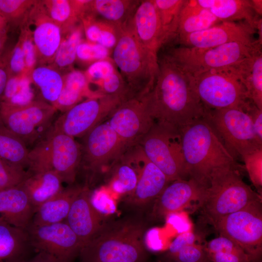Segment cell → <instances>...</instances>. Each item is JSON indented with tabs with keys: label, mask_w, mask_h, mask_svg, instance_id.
<instances>
[{
	"label": "cell",
	"mask_w": 262,
	"mask_h": 262,
	"mask_svg": "<svg viewBox=\"0 0 262 262\" xmlns=\"http://www.w3.org/2000/svg\"><path fill=\"white\" fill-rule=\"evenodd\" d=\"M8 80L5 54L0 56V110L3 101V94Z\"/></svg>",
	"instance_id": "obj_50"
},
{
	"label": "cell",
	"mask_w": 262,
	"mask_h": 262,
	"mask_svg": "<svg viewBox=\"0 0 262 262\" xmlns=\"http://www.w3.org/2000/svg\"><path fill=\"white\" fill-rule=\"evenodd\" d=\"M137 144L146 157L164 173L170 182L188 177L180 129L156 121Z\"/></svg>",
	"instance_id": "obj_9"
},
{
	"label": "cell",
	"mask_w": 262,
	"mask_h": 262,
	"mask_svg": "<svg viewBox=\"0 0 262 262\" xmlns=\"http://www.w3.org/2000/svg\"><path fill=\"white\" fill-rule=\"evenodd\" d=\"M257 31L245 22L223 21L209 28L177 39L184 47L206 49L227 43L252 42Z\"/></svg>",
	"instance_id": "obj_17"
},
{
	"label": "cell",
	"mask_w": 262,
	"mask_h": 262,
	"mask_svg": "<svg viewBox=\"0 0 262 262\" xmlns=\"http://www.w3.org/2000/svg\"><path fill=\"white\" fill-rule=\"evenodd\" d=\"M136 37L151 60L158 64L162 48L158 13L153 0H140L132 19Z\"/></svg>",
	"instance_id": "obj_20"
},
{
	"label": "cell",
	"mask_w": 262,
	"mask_h": 262,
	"mask_svg": "<svg viewBox=\"0 0 262 262\" xmlns=\"http://www.w3.org/2000/svg\"><path fill=\"white\" fill-rule=\"evenodd\" d=\"M257 39L252 42H234L213 48H170L166 54L182 70L194 78L215 69L234 65L261 47Z\"/></svg>",
	"instance_id": "obj_7"
},
{
	"label": "cell",
	"mask_w": 262,
	"mask_h": 262,
	"mask_svg": "<svg viewBox=\"0 0 262 262\" xmlns=\"http://www.w3.org/2000/svg\"><path fill=\"white\" fill-rule=\"evenodd\" d=\"M30 77L42 96L52 106L58 100L63 85V76L56 68L46 66L34 68Z\"/></svg>",
	"instance_id": "obj_34"
},
{
	"label": "cell",
	"mask_w": 262,
	"mask_h": 262,
	"mask_svg": "<svg viewBox=\"0 0 262 262\" xmlns=\"http://www.w3.org/2000/svg\"><path fill=\"white\" fill-rule=\"evenodd\" d=\"M159 70L152 89L143 95L156 121L179 129L203 118L204 107L193 77L166 54L159 57Z\"/></svg>",
	"instance_id": "obj_1"
},
{
	"label": "cell",
	"mask_w": 262,
	"mask_h": 262,
	"mask_svg": "<svg viewBox=\"0 0 262 262\" xmlns=\"http://www.w3.org/2000/svg\"><path fill=\"white\" fill-rule=\"evenodd\" d=\"M36 252L35 256L24 262H72L60 259L46 252L42 251Z\"/></svg>",
	"instance_id": "obj_51"
},
{
	"label": "cell",
	"mask_w": 262,
	"mask_h": 262,
	"mask_svg": "<svg viewBox=\"0 0 262 262\" xmlns=\"http://www.w3.org/2000/svg\"><path fill=\"white\" fill-rule=\"evenodd\" d=\"M99 95L90 88L84 73L73 70L63 76V85L59 97L53 106L64 113L83 100L85 98Z\"/></svg>",
	"instance_id": "obj_29"
},
{
	"label": "cell",
	"mask_w": 262,
	"mask_h": 262,
	"mask_svg": "<svg viewBox=\"0 0 262 262\" xmlns=\"http://www.w3.org/2000/svg\"><path fill=\"white\" fill-rule=\"evenodd\" d=\"M170 182L164 173L142 151L137 183L133 192L129 195L128 201L134 206L145 205L156 199Z\"/></svg>",
	"instance_id": "obj_23"
},
{
	"label": "cell",
	"mask_w": 262,
	"mask_h": 262,
	"mask_svg": "<svg viewBox=\"0 0 262 262\" xmlns=\"http://www.w3.org/2000/svg\"><path fill=\"white\" fill-rule=\"evenodd\" d=\"M185 0H153L160 22L162 47L176 38L180 13Z\"/></svg>",
	"instance_id": "obj_33"
},
{
	"label": "cell",
	"mask_w": 262,
	"mask_h": 262,
	"mask_svg": "<svg viewBox=\"0 0 262 262\" xmlns=\"http://www.w3.org/2000/svg\"><path fill=\"white\" fill-rule=\"evenodd\" d=\"M22 25L23 27L21 29L18 41L24 55L26 73L30 77L34 68L36 61L35 50L32 33L29 28L25 22H23Z\"/></svg>",
	"instance_id": "obj_42"
},
{
	"label": "cell",
	"mask_w": 262,
	"mask_h": 262,
	"mask_svg": "<svg viewBox=\"0 0 262 262\" xmlns=\"http://www.w3.org/2000/svg\"><path fill=\"white\" fill-rule=\"evenodd\" d=\"M145 231L143 222L136 219L102 224L82 248L80 262H145Z\"/></svg>",
	"instance_id": "obj_2"
},
{
	"label": "cell",
	"mask_w": 262,
	"mask_h": 262,
	"mask_svg": "<svg viewBox=\"0 0 262 262\" xmlns=\"http://www.w3.org/2000/svg\"><path fill=\"white\" fill-rule=\"evenodd\" d=\"M27 171L52 170L63 182L72 184L81 163V146L75 138L52 127L45 137L29 152Z\"/></svg>",
	"instance_id": "obj_6"
},
{
	"label": "cell",
	"mask_w": 262,
	"mask_h": 262,
	"mask_svg": "<svg viewBox=\"0 0 262 262\" xmlns=\"http://www.w3.org/2000/svg\"><path fill=\"white\" fill-rule=\"evenodd\" d=\"M108 119V124L128 148L137 144L156 121L142 96L121 102Z\"/></svg>",
	"instance_id": "obj_14"
},
{
	"label": "cell",
	"mask_w": 262,
	"mask_h": 262,
	"mask_svg": "<svg viewBox=\"0 0 262 262\" xmlns=\"http://www.w3.org/2000/svg\"><path fill=\"white\" fill-rule=\"evenodd\" d=\"M29 152L25 143L0 119V158L25 170L29 165Z\"/></svg>",
	"instance_id": "obj_32"
},
{
	"label": "cell",
	"mask_w": 262,
	"mask_h": 262,
	"mask_svg": "<svg viewBox=\"0 0 262 262\" xmlns=\"http://www.w3.org/2000/svg\"><path fill=\"white\" fill-rule=\"evenodd\" d=\"M34 213L27 195L19 185L0 191V221L26 229Z\"/></svg>",
	"instance_id": "obj_22"
},
{
	"label": "cell",
	"mask_w": 262,
	"mask_h": 262,
	"mask_svg": "<svg viewBox=\"0 0 262 262\" xmlns=\"http://www.w3.org/2000/svg\"><path fill=\"white\" fill-rule=\"evenodd\" d=\"M82 188L77 186L64 188L37 209L31 223L44 225L65 221L75 198Z\"/></svg>",
	"instance_id": "obj_26"
},
{
	"label": "cell",
	"mask_w": 262,
	"mask_h": 262,
	"mask_svg": "<svg viewBox=\"0 0 262 262\" xmlns=\"http://www.w3.org/2000/svg\"><path fill=\"white\" fill-rule=\"evenodd\" d=\"M26 229L31 245L36 252H46L72 262L82 247L77 235L65 221L44 225L30 223Z\"/></svg>",
	"instance_id": "obj_16"
},
{
	"label": "cell",
	"mask_w": 262,
	"mask_h": 262,
	"mask_svg": "<svg viewBox=\"0 0 262 262\" xmlns=\"http://www.w3.org/2000/svg\"><path fill=\"white\" fill-rule=\"evenodd\" d=\"M252 6L257 15L262 17V0H251Z\"/></svg>",
	"instance_id": "obj_52"
},
{
	"label": "cell",
	"mask_w": 262,
	"mask_h": 262,
	"mask_svg": "<svg viewBox=\"0 0 262 262\" xmlns=\"http://www.w3.org/2000/svg\"><path fill=\"white\" fill-rule=\"evenodd\" d=\"M249 100L262 110V52L258 47L248 57L234 65Z\"/></svg>",
	"instance_id": "obj_28"
},
{
	"label": "cell",
	"mask_w": 262,
	"mask_h": 262,
	"mask_svg": "<svg viewBox=\"0 0 262 262\" xmlns=\"http://www.w3.org/2000/svg\"><path fill=\"white\" fill-rule=\"evenodd\" d=\"M61 44L55 54L53 62L56 68L63 69L72 65L76 58L77 49L82 42V28H74Z\"/></svg>",
	"instance_id": "obj_38"
},
{
	"label": "cell",
	"mask_w": 262,
	"mask_h": 262,
	"mask_svg": "<svg viewBox=\"0 0 262 262\" xmlns=\"http://www.w3.org/2000/svg\"><path fill=\"white\" fill-rule=\"evenodd\" d=\"M194 87L204 108H236L244 111L251 102L234 65L212 69L193 78Z\"/></svg>",
	"instance_id": "obj_8"
},
{
	"label": "cell",
	"mask_w": 262,
	"mask_h": 262,
	"mask_svg": "<svg viewBox=\"0 0 262 262\" xmlns=\"http://www.w3.org/2000/svg\"><path fill=\"white\" fill-rule=\"evenodd\" d=\"M180 132L189 179L207 188L214 168L225 166L238 167L236 160L204 118L192 121L180 128Z\"/></svg>",
	"instance_id": "obj_3"
},
{
	"label": "cell",
	"mask_w": 262,
	"mask_h": 262,
	"mask_svg": "<svg viewBox=\"0 0 262 262\" xmlns=\"http://www.w3.org/2000/svg\"><path fill=\"white\" fill-rule=\"evenodd\" d=\"M31 249L26 229L0 221V262H24Z\"/></svg>",
	"instance_id": "obj_27"
},
{
	"label": "cell",
	"mask_w": 262,
	"mask_h": 262,
	"mask_svg": "<svg viewBox=\"0 0 262 262\" xmlns=\"http://www.w3.org/2000/svg\"><path fill=\"white\" fill-rule=\"evenodd\" d=\"M36 0H0V14L13 25L22 24Z\"/></svg>",
	"instance_id": "obj_39"
},
{
	"label": "cell",
	"mask_w": 262,
	"mask_h": 262,
	"mask_svg": "<svg viewBox=\"0 0 262 262\" xmlns=\"http://www.w3.org/2000/svg\"><path fill=\"white\" fill-rule=\"evenodd\" d=\"M140 0H93L91 12L99 19L121 28L132 20Z\"/></svg>",
	"instance_id": "obj_30"
},
{
	"label": "cell",
	"mask_w": 262,
	"mask_h": 262,
	"mask_svg": "<svg viewBox=\"0 0 262 262\" xmlns=\"http://www.w3.org/2000/svg\"><path fill=\"white\" fill-rule=\"evenodd\" d=\"M8 29V22L5 18L0 14V32Z\"/></svg>",
	"instance_id": "obj_54"
},
{
	"label": "cell",
	"mask_w": 262,
	"mask_h": 262,
	"mask_svg": "<svg viewBox=\"0 0 262 262\" xmlns=\"http://www.w3.org/2000/svg\"><path fill=\"white\" fill-rule=\"evenodd\" d=\"M27 175L25 169L0 158V191L18 185Z\"/></svg>",
	"instance_id": "obj_41"
},
{
	"label": "cell",
	"mask_w": 262,
	"mask_h": 262,
	"mask_svg": "<svg viewBox=\"0 0 262 262\" xmlns=\"http://www.w3.org/2000/svg\"><path fill=\"white\" fill-rule=\"evenodd\" d=\"M24 22L33 26V30H30L36 59L43 62H53L62 39V33L48 15L41 0L36 1Z\"/></svg>",
	"instance_id": "obj_18"
},
{
	"label": "cell",
	"mask_w": 262,
	"mask_h": 262,
	"mask_svg": "<svg viewBox=\"0 0 262 262\" xmlns=\"http://www.w3.org/2000/svg\"><path fill=\"white\" fill-rule=\"evenodd\" d=\"M27 172L26 177L18 185L27 195L35 213L41 205L64 188V182L52 170Z\"/></svg>",
	"instance_id": "obj_25"
},
{
	"label": "cell",
	"mask_w": 262,
	"mask_h": 262,
	"mask_svg": "<svg viewBox=\"0 0 262 262\" xmlns=\"http://www.w3.org/2000/svg\"><path fill=\"white\" fill-rule=\"evenodd\" d=\"M169 258L172 262H210L204 247L196 243L183 247Z\"/></svg>",
	"instance_id": "obj_46"
},
{
	"label": "cell",
	"mask_w": 262,
	"mask_h": 262,
	"mask_svg": "<svg viewBox=\"0 0 262 262\" xmlns=\"http://www.w3.org/2000/svg\"><path fill=\"white\" fill-rule=\"evenodd\" d=\"M125 100L118 96L107 95L87 98L64 112L52 128L74 138L83 137L108 118Z\"/></svg>",
	"instance_id": "obj_12"
},
{
	"label": "cell",
	"mask_w": 262,
	"mask_h": 262,
	"mask_svg": "<svg viewBox=\"0 0 262 262\" xmlns=\"http://www.w3.org/2000/svg\"><path fill=\"white\" fill-rule=\"evenodd\" d=\"M211 223L220 235L238 245L253 262L260 258L262 246L261 200L255 201Z\"/></svg>",
	"instance_id": "obj_11"
},
{
	"label": "cell",
	"mask_w": 262,
	"mask_h": 262,
	"mask_svg": "<svg viewBox=\"0 0 262 262\" xmlns=\"http://www.w3.org/2000/svg\"><path fill=\"white\" fill-rule=\"evenodd\" d=\"M116 68L109 59L99 60L93 63L84 73L89 85H96Z\"/></svg>",
	"instance_id": "obj_47"
},
{
	"label": "cell",
	"mask_w": 262,
	"mask_h": 262,
	"mask_svg": "<svg viewBox=\"0 0 262 262\" xmlns=\"http://www.w3.org/2000/svg\"><path fill=\"white\" fill-rule=\"evenodd\" d=\"M5 56L8 79L26 74L24 55L18 41L13 49L5 54Z\"/></svg>",
	"instance_id": "obj_44"
},
{
	"label": "cell",
	"mask_w": 262,
	"mask_h": 262,
	"mask_svg": "<svg viewBox=\"0 0 262 262\" xmlns=\"http://www.w3.org/2000/svg\"><path fill=\"white\" fill-rule=\"evenodd\" d=\"M109 49L98 44L82 42L78 46L76 58L87 62L94 63L99 60L109 59Z\"/></svg>",
	"instance_id": "obj_43"
},
{
	"label": "cell",
	"mask_w": 262,
	"mask_h": 262,
	"mask_svg": "<svg viewBox=\"0 0 262 262\" xmlns=\"http://www.w3.org/2000/svg\"><path fill=\"white\" fill-rule=\"evenodd\" d=\"M90 194L88 187H83L75 198L65 221L77 235L82 246L96 234L102 224V215L92 206Z\"/></svg>",
	"instance_id": "obj_21"
},
{
	"label": "cell",
	"mask_w": 262,
	"mask_h": 262,
	"mask_svg": "<svg viewBox=\"0 0 262 262\" xmlns=\"http://www.w3.org/2000/svg\"><path fill=\"white\" fill-rule=\"evenodd\" d=\"M212 127L225 147L236 160L244 154L262 147L250 118L243 110L204 108L203 117Z\"/></svg>",
	"instance_id": "obj_10"
},
{
	"label": "cell",
	"mask_w": 262,
	"mask_h": 262,
	"mask_svg": "<svg viewBox=\"0 0 262 262\" xmlns=\"http://www.w3.org/2000/svg\"></svg>",
	"instance_id": "obj_55"
},
{
	"label": "cell",
	"mask_w": 262,
	"mask_h": 262,
	"mask_svg": "<svg viewBox=\"0 0 262 262\" xmlns=\"http://www.w3.org/2000/svg\"><path fill=\"white\" fill-rule=\"evenodd\" d=\"M31 81L30 77L26 74L8 78L2 102L22 105L33 100Z\"/></svg>",
	"instance_id": "obj_37"
},
{
	"label": "cell",
	"mask_w": 262,
	"mask_h": 262,
	"mask_svg": "<svg viewBox=\"0 0 262 262\" xmlns=\"http://www.w3.org/2000/svg\"><path fill=\"white\" fill-rule=\"evenodd\" d=\"M258 200L261 197L243 180L237 167L225 166L212 171L198 205L212 222Z\"/></svg>",
	"instance_id": "obj_4"
},
{
	"label": "cell",
	"mask_w": 262,
	"mask_h": 262,
	"mask_svg": "<svg viewBox=\"0 0 262 262\" xmlns=\"http://www.w3.org/2000/svg\"><path fill=\"white\" fill-rule=\"evenodd\" d=\"M90 201L93 207L101 215L112 214L115 212V200L104 188L91 192Z\"/></svg>",
	"instance_id": "obj_45"
},
{
	"label": "cell",
	"mask_w": 262,
	"mask_h": 262,
	"mask_svg": "<svg viewBox=\"0 0 262 262\" xmlns=\"http://www.w3.org/2000/svg\"><path fill=\"white\" fill-rule=\"evenodd\" d=\"M82 138L81 163L94 173L113 165L128 148L107 121L97 125Z\"/></svg>",
	"instance_id": "obj_15"
},
{
	"label": "cell",
	"mask_w": 262,
	"mask_h": 262,
	"mask_svg": "<svg viewBox=\"0 0 262 262\" xmlns=\"http://www.w3.org/2000/svg\"><path fill=\"white\" fill-rule=\"evenodd\" d=\"M196 240V235L190 230L181 233L169 245L167 256L169 258L183 247L195 244Z\"/></svg>",
	"instance_id": "obj_48"
},
{
	"label": "cell",
	"mask_w": 262,
	"mask_h": 262,
	"mask_svg": "<svg viewBox=\"0 0 262 262\" xmlns=\"http://www.w3.org/2000/svg\"><path fill=\"white\" fill-rule=\"evenodd\" d=\"M206 188L193 179H179L169 183L155 199L153 214L156 217L177 213L192 202L201 200Z\"/></svg>",
	"instance_id": "obj_19"
},
{
	"label": "cell",
	"mask_w": 262,
	"mask_h": 262,
	"mask_svg": "<svg viewBox=\"0 0 262 262\" xmlns=\"http://www.w3.org/2000/svg\"><path fill=\"white\" fill-rule=\"evenodd\" d=\"M7 31L8 29L0 32V56L1 55L6 40Z\"/></svg>",
	"instance_id": "obj_53"
},
{
	"label": "cell",
	"mask_w": 262,
	"mask_h": 262,
	"mask_svg": "<svg viewBox=\"0 0 262 262\" xmlns=\"http://www.w3.org/2000/svg\"><path fill=\"white\" fill-rule=\"evenodd\" d=\"M49 17L61 29L62 33L69 32L79 20L71 0H41Z\"/></svg>",
	"instance_id": "obj_36"
},
{
	"label": "cell",
	"mask_w": 262,
	"mask_h": 262,
	"mask_svg": "<svg viewBox=\"0 0 262 262\" xmlns=\"http://www.w3.org/2000/svg\"><path fill=\"white\" fill-rule=\"evenodd\" d=\"M241 158L245 163L250 180L255 187L262 191V147L256 148L243 155Z\"/></svg>",
	"instance_id": "obj_40"
},
{
	"label": "cell",
	"mask_w": 262,
	"mask_h": 262,
	"mask_svg": "<svg viewBox=\"0 0 262 262\" xmlns=\"http://www.w3.org/2000/svg\"><path fill=\"white\" fill-rule=\"evenodd\" d=\"M220 22L210 11L200 6L196 0H185L180 13L176 38L204 30Z\"/></svg>",
	"instance_id": "obj_31"
},
{
	"label": "cell",
	"mask_w": 262,
	"mask_h": 262,
	"mask_svg": "<svg viewBox=\"0 0 262 262\" xmlns=\"http://www.w3.org/2000/svg\"><path fill=\"white\" fill-rule=\"evenodd\" d=\"M221 22L243 21L251 28L262 29V17L255 13L251 0H196Z\"/></svg>",
	"instance_id": "obj_24"
},
{
	"label": "cell",
	"mask_w": 262,
	"mask_h": 262,
	"mask_svg": "<svg viewBox=\"0 0 262 262\" xmlns=\"http://www.w3.org/2000/svg\"><path fill=\"white\" fill-rule=\"evenodd\" d=\"M112 60L126 83L132 97H140L153 87L159 70L138 42L132 20L120 29Z\"/></svg>",
	"instance_id": "obj_5"
},
{
	"label": "cell",
	"mask_w": 262,
	"mask_h": 262,
	"mask_svg": "<svg viewBox=\"0 0 262 262\" xmlns=\"http://www.w3.org/2000/svg\"><path fill=\"white\" fill-rule=\"evenodd\" d=\"M57 110L42 101L15 105L2 102L0 119L5 126L26 145L33 143L49 127Z\"/></svg>",
	"instance_id": "obj_13"
},
{
	"label": "cell",
	"mask_w": 262,
	"mask_h": 262,
	"mask_svg": "<svg viewBox=\"0 0 262 262\" xmlns=\"http://www.w3.org/2000/svg\"><path fill=\"white\" fill-rule=\"evenodd\" d=\"M204 248L210 262H253L238 245L223 236L212 240Z\"/></svg>",
	"instance_id": "obj_35"
},
{
	"label": "cell",
	"mask_w": 262,
	"mask_h": 262,
	"mask_svg": "<svg viewBox=\"0 0 262 262\" xmlns=\"http://www.w3.org/2000/svg\"><path fill=\"white\" fill-rule=\"evenodd\" d=\"M245 112L249 116L256 135L262 140V110L250 102Z\"/></svg>",
	"instance_id": "obj_49"
}]
</instances>
